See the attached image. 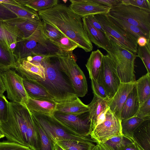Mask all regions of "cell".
Returning <instances> with one entry per match:
<instances>
[{
    "label": "cell",
    "mask_w": 150,
    "mask_h": 150,
    "mask_svg": "<svg viewBox=\"0 0 150 150\" xmlns=\"http://www.w3.org/2000/svg\"><path fill=\"white\" fill-rule=\"evenodd\" d=\"M38 13L41 20L58 30L76 43L78 47L86 52L92 50V44L84 28L82 18L73 12L69 6L58 3Z\"/></svg>",
    "instance_id": "cell-1"
},
{
    "label": "cell",
    "mask_w": 150,
    "mask_h": 150,
    "mask_svg": "<svg viewBox=\"0 0 150 150\" xmlns=\"http://www.w3.org/2000/svg\"><path fill=\"white\" fill-rule=\"evenodd\" d=\"M33 121L31 113L26 106L8 101L7 119L1 123L7 141L28 146L27 133Z\"/></svg>",
    "instance_id": "cell-2"
},
{
    "label": "cell",
    "mask_w": 150,
    "mask_h": 150,
    "mask_svg": "<svg viewBox=\"0 0 150 150\" xmlns=\"http://www.w3.org/2000/svg\"><path fill=\"white\" fill-rule=\"evenodd\" d=\"M52 58H48L42 64L45 69V80L35 81L58 102L75 94L69 80L60 69L56 60L54 61Z\"/></svg>",
    "instance_id": "cell-3"
},
{
    "label": "cell",
    "mask_w": 150,
    "mask_h": 150,
    "mask_svg": "<svg viewBox=\"0 0 150 150\" xmlns=\"http://www.w3.org/2000/svg\"><path fill=\"white\" fill-rule=\"evenodd\" d=\"M30 112L32 117L46 133L53 144L58 141L67 140L96 143L90 136L81 135L71 130L56 119L53 115Z\"/></svg>",
    "instance_id": "cell-4"
},
{
    "label": "cell",
    "mask_w": 150,
    "mask_h": 150,
    "mask_svg": "<svg viewBox=\"0 0 150 150\" xmlns=\"http://www.w3.org/2000/svg\"><path fill=\"white\" fill-rule=\"evenodd\" d=\"M56 53L55 58L59 69L68 78L75 94L78 97H84L88 92L86 78L72 52L59 50Z\"/></svg>",
    "instance_id": "cell-5"
},
{
    "label": "cell",
    "mask_w": 150,
    "mask_h": 150,
    "mask_svg": "<svg viewBox=\"0 0 150 150\" xmlns=\"http://www.w3.org/2000/svg\"><path fill=\"white\" fill-rule=\"evenodd\" d=\"M111 48L107 53L115 63L118 76L122 83L135 82L134 62L137 57L134 54L122 48L110 40Z\"/></svg>",
    "instance_id": "cell-6"
},
{
    "label": "cell",
    "mask_w": 150,
    "mask_h": 150,
    "mask_svg": "<svg viewBox=\"0 0 150 150\" xmlns=\"http://www.w3.org/2000/svg\"><path fill=\"white\" fill-rule=\"evenodd\" d=\"M109 16L136 26L150 35V11L121 3L111 8Z\"/></svg>",
    "instance_id": "cell-7"
},
{
    "label": "cell",
    "mask_w": 150,
    "mask_h": 150,
    "mask_svg": "<svg viewBox=\"0 0 150 150\" xmlns=\"http://www.w3.org/2000/svg\"><path fill=\"white\" fill-rule=\"evenodd\" d=\"M121 121L108 107L105 120L91 131L90 136L97 143L103 144L113 137L123 136Z\"/></svg>",
    "instance_id": "cell-8"
},
{
    "label": "cell",
    "mask_w": 150,
    "mask_h": 150,
    "mask_svg": "<svg viewBox=\"0 0 150 150\" xmlns=\"http://www.w3.org/2000/svg\"><path fill=\"white\" fill-rule=\"evenodd\" d=\"M97 81L105 88L108 100L113 97L122 83L118 74L116 65L108 53L103 55Z\"/></svg>",
    "instance_id": "cell-9"
},
{
    "label": "cell",
    "mask_w": 150,
    "mask_h": 150,
    "mask_svg": "<svg viewBox=\"0 0 150 150\" xmlns=\"http://www.w3.org/2000/svg\"><path fill=\"white\" fill-rule=\"evenodd\" d=\"M2 77L7 98L11 102L25 106L29 97L22 77L13 69L2 71Z\"/></svg>",
    "instance_id": "cell-10"
},
{
    "label": "cell",
    "mask_w": 150,
    "mask_h": 150,
    "mask_svg": "<svg viewBox=\"0 0 150 150\" xmlns=\"http://www.w3.org/2000/svg\"><path fill=\"white\" fill-rule=\"evenodd\" d=\"M95 16L109 40L125 49L137 54L138 45L119 30L110 20L107 13L97 14Z\"/></svg>",
    "instance_id": "cell-11"
},
{
    "label": "cell",
    "mask_w": 150,
    "mask_h": 150,
    "mask_svg": "<svg viewBox=\"0 0 150 150\" xmlns=\"http://www.w3.org/2000/svg\"><path fill=\"white\" fill-rule=\"evenodd\" d=\"M6 21L18 28L23 39L34 40L44 44L51 43L43 34L42 21L41 19L33 20L18 17Z\"/></svg>",
    "instance_id": "cell-12"
},
{
    "label": "cell",
    "mask_w": 150,
    "mask_h": 150,
    "mask_svg": "<svg viewBox=\"0 0 150 150\" xmlns=\"http://www.w3.org/2000/svg\"><path fill=\"white\" fill-rule=\"evenodd\" d=\"M58 50L52 43L44 44L35 40L25 39L17 42L12 50L16 60L25 58L32 53L55 54Z\"/></svg>",
    "instance_id": "cell-13"
},
{
    "label": "cell",
    "mask_w": 150,
    "mask_h": 150,
    "mask_svg": "<svg viewBox=\"0 0 150 150\" xmlns=\"http://www.w3.org/2000/svg\"><path fill=\"white\" fill-rule=\"evenodd\" d=\"M53 116L69 129L79 134L90 136L91 122L88 112L75 115L54 112Z\"/></svg>",
    "instance_id": "cell-14"
},
{
    "label": "cell",
    "mask_w": 150,
    "mask_h": 150,
    "mask_svg": "<svg viewBox=\"0 0 150 150\" xmlns=\"http://www.w3.org/2000/svg\"><path fill=\"white\" fill-rule=\"evenodd\" d=\"M15 70L23 79L34 81L45 80V70L40 64L30 62L24 59L16 60Z\"/></svg>",
    "instance_id": "cell-15"
},
{
    "label": "cell",
    "mask_w": 150,
    "mask_h": 150,
    "mask_svg": "<svg viewBox=\"0 0 150 150\" xmlns=\"http://www.w3.org/2000/svg\"><path fill=\"white\" fill-rule=\"evenodd\" d=\"M69 1L70 9L82 18L91 15L108 13L111 9L98 4L93 0H70Z\"/></svg>",
    "instance_id": "cell-16"
},
{
    "label": "cell",
    "mask_w": 150,
    "mask_h": 150,
    "mask_svg": "<svg viewBox=\"0 0 150 150\" xmlns=\"http://www.w3.org/2000/svg\"><path fill=\"white\" fill-rule=\"evenodd\" d=\"M56 102L55 112L57 113L79 115L89 111L88 105L84 104L76 94Z\"/></svg>",
    "instance_id": "cell-17"
},
{
    "label": "cell",
    "mask_w": 150,
    "mask_h": 150,
    "mask_svg": "<svg viewBox=\"0 0 150 150\" xmlns=\"http://www.w3.org/2000/svg\"><path fill=\"white\" fill-rule=\"evenodd\" d=\"M135 85V82L121 83L113 97L108 101L109 109L120 119L122 107L128 94Z\"/></svg>",
    "instance_id": "cell-18"
},
{
    "label": "cell",
    "mask_w": 150,
    "mask_h": 150,
    "mask_svg": "<svg viewBox=\"0 0 150 150\" xmlns=\"http://www.w3.org/2000/svg\"><path fill=\"white\" fill-rule=\"evenodd\" d=\"M22 39L23 36L16 26L0 18V43L12 50L16 42Z\"/></svg>",
    "instance_id": "cell-19"
},
{
    "label": "cell",
    "mask_w": 150,
    "mask_h": 150,
    "mask_svg": "<svg viewBox=\"0 0 150 150\" xmlns=\"http://www.w3.org/2000/svg\"><path fill=\"white\" fill-rule=\"evenodd\" d=\"M82 20L84 30L91 43L107 52L109 50L111 45L106 34L94 27L86 17Z\"/></svg>",
    "instance_id": "cell-20"
},
{
    "label": "cell",
    "mask_w": 150,
    "mask_h": 150,
    "mask_svg": "<svg viewBox=\"0 0 150 150\" xmlns=\"http://www.w3.org/2000/svg\"><path fill=\"white\" fill-rule=\"evenodd\" d=\"M57 102L53 99H35L29 97L25 106L30 112L52 115Z\"/></svg>",
    "instance_id": "cell-21"
},
{
    "label": "cell",
    "mask_w": 150,
    "mask_h": 150,
    "mask_svg": "<svg viewBox=\"0 0 150 150\" xmlns=\"http://www.w3.org/2000/svg\"><path fill=\"white\" fill-rule=\"evenodd\" d=\"M108 16L111 21L119 30L135 44H137V39L141 36L144 37L147 40H150V35L138 27L131 25L124 21Z\"/></svg>",
    "instance_id": "cell-22"
},
{
    "label": "cell",
    "mask_w": 150,
    "mask_h": 150,
    "mask_svg": "<svg viewBox=\"0 0 150 150\" xmlns=\"http://www.w3.org/2000/svg\"><path fill=\"white\" fill-rule=\"evenodd\" d=\"M140 107L136 86L128 94L122 108L121 120L126 119L136 115Z\"/></svg>",
    "instance_id": "cell-23"
},
{
    "label": "cell",
    "mask_w": 150,
    "mask_h": 150,
    "mask_svg": "<svg viewBox=\"0 0 150 150\" xmlns=\"http://www.w3.org/2000/svg\"><path fill=\"white\" fill-rule=\"evenodd\" d=\"M133 138L144 150H150V120L144 121L136 129Z\"/></svg>",
    "instance_id": "cell-24"
},
{
    "label": "cell",
    "mask_w": 150,
    "mask_h": 150,
    "mask_svg": "<svg viewBox=\"0 0 150 150\" xmlns=\"http://www.w3.org/2000/svg\"><path fill=\"white\" fill-rule=\"evenodd\" d=\"M23 83L29 97L35 99L54 100L48 92L36 81L23 79Z\"/></svg>",
    "instance_id": "cell-25"
},
{
    "label": "cell",
    "mask_w": 150,
    "mask_h": 150,
    "mask_svg": "<svg viewBox=\"0 0 150 150\" xmlns=\"http://www.w3.org/2000/svg\"><path fill=\"white\" fill-rule=\"evenodd\" d=\"M108 99H103L94 95L92 101L87 105L89 108L91 132L95 127L98 116L102 112L108 108Z\"/></svg>",
    "instance_id": "cell-26"
},
{
    "label": "cell",
    "mask_w": 150,
    "mask_h": 150,
    "mask_svg": "<svg viewBox=\"0 0 150 150\" xmlns=\"http://www.w3.org/2000/svg\"><path fill=\"white\" fill-rule=\"evenodd\" d=\"M103 55L98 49L91 52L86 64L90 79L93 78L97 80L101 67Z\"/></svg>",
    "instance_id": "cell-27"
},
{
    "label": "cell",
    "mask_w": 150,
    "mask_h": 150,
    "mask_svg": "<svg viewBox=\"0 0 150 150\" xmlns=\"http://www.w3.org/2000/svg\"><path fill=\"white\" fill-rule=\"evenodd\" d=\"M16 62L12 50L0 43V69L2 71L14 69Z\"/></svg>",
    "instance_id": "cell-28"
},
{
    "label": "cell",
    "mask_w": 150,
    "mask_h": 150,
    "mask_svg": "<svg viewBox=\"0 0 150 150\" xmlns=\"http://www.w3.org/2000/svg\"><path fill=\"white\" fill-rule=\"evenodd\" d=\"M135 82L140 106L150 97V74L147 73Z\"/></svg>",
    "instance_id": "cell-29"
},
{
    "label": "cell",
    "mask_w": 150,
    "mask_h": 150,
    "mask_svg": "<svg viewBox=\"0 0 150 150\" xmlns=\"http://www.w3.org/2000/svg\"><path fill=\"white\" fill-rule=\"evenodd\" d=\"M21 5L38 12L51 8L59 3L57 0H16Z\"/></svg>",
    "instance_id": "cell-30"
},
{
    "label": "cell",
    "mask_w": 150,
    "mask_h": 150,
    "mask_svg": "<svg viewBox=\"0 0 150 150\" xmlns=\"http://www.w3.org/2000/svg\"><path fill=\"white\" fill-rule=\"evenodd\" d=\"M2 4L15 13L18 17L33 20L40 19L38 12L25 6L21 5L20 6H18L6 4Z\"/></svg>",
    "instance_id": "cell-31"
},
{
    "label": "cell",
    "mask_w": 150,
    "mask_h": 150,
    "mask_svg": "<svg viewBox=\"0 0 150 150\" xmlns=\"http://www.w3.org/2000/svg\"><path fill=\"white\" fill-rule=\"evenodd\" d=\"M145 120L137 116L121 120L122 132L123 136L132 138L133 132Z\"/></svg>",
    "instance_id": "cell-32"
},
{
    "label": "cell",
    "mask_w": 150,
    "mask_h": 150,
    "mask_svg": "<svg viewBox=\"0 0 150 150\" xmlns=\"http://www.w3.org/2000/svg\"><path fill=\"white\" fill-rule=\"evenodd\" d=\"M55 143L64 150H91L96 145L90 142L71 140L58 141Z\"/></svg>",
    "instance_id": "cell-33"
},
{
    "label": "cell",
    "mask_w": 150,
    "mask_h": 150,
    "mask_svg": "<svg viewBox=\"0 0 150 150\" xmlns=\"http://www.w3.org/2000/svg\"><path fill=\"white\" fill-rule=\"evenodd\" d=\"M32 118L37 134L38 150H55L54 144L49 137L36 121Z\"/></svg>",
    "instance_id": "cell-34"
},
{
    "label": "cell",
    "mask_w": 150,
    "mask_h": 150,
    "mask_svg": "<svg viewBox=\"0 0 150 150\" xmlns=\"http://www.w3.org/2000/svg\"><path fill=\"white\" fill-rule=\"evenodd\" d=\"M42 20L43 34L45 38L51 43L59 39L64 35L52 25L44 20Z\"/></svg>",
    "instance_id": "cell-35"
},
{
    "label": "cell",
    "mask_w": 150,
    "mask_h": 150,
    "mask_svg": "<svg viewBox=\"0 0 150 150\" xmlns=\"http://www.w3.org/2000/svg\"><path fill=\"white\" fill-rule=\"evenodd\" d=\"M51 43L59 50L65 52H72L78 47L76 43L64 35L59 39Z\"/></svg>",
    "instance_id": "cell-36"
},
{
    "label": "cell",
    "mask_w": 150,
    "mask_h": 150,
    "mask_svg": "<svg viewBox=\"0 0 150 150\" xmlns=\"http://www.w3.org/2000/svg\"><path fill=\"white\" fill-rule=\"evenodd\" d=\"M150 40L145 46L141 47L137 46V57H139L144 65L147 73L150 74Z\"/></svg>",
    "instance_id": "cell-37"
},
{
    "label": "cell",
    "mask_w": 150,
    "mask_h": 150,
    "mask_svg": "<svg viewBox=\"0 0 150 150\" xmlns=\"http://www.w3.org/2000/svg\"><path fill=\"white\" fill-rule=\"evenodd\" d=\"M135 116L145 120H150V97L140 106Z\"/></svg>",
    "instance_id": "cell-38"
},
{
    "label": "cell",
    "mask_w": 150,
    "mask_h": 150,
    "mask_svg": "<svg viewBox=\"0 0 150 150\" xmlns=\"http://www.w3.org/2000/svg\"><path fill=\"white\" fill-rule=\"evenodd\" d=\"M0 150H32L29 147L8 141L0 142Z\"/></svg>",
    "instance_id": "cell-39"
},
{
    "label": "cell",
    "mask_w": 150,
    "mask_h": 150,
    "mask_svg": "<svg viewBox=\"0 0 150 150\" xmlns=\"http://www.w3.org/2000/svg\"><path fill=\"white\" fill-rule=\"evenodd\" d=\"M91 79L94 95L103 99H108L107 93L103 87L98 83L97 80L93 78Z\"/></svg>",
    "instance_id": "cell-40"
},
{
    "label": "cell",
    "mask_w": 150,
    "mask_h": 150,
    "mask_svg": "<svg viewBox=\"0 0 150 150\" xmlns=\"http://www.w3.org/2000/svg\"><path fill=\"white\" fill-rule=\"evenodd\" d=\"M124 137V139L123 143L118 146L112 148L106 146L110 150H138L133 138Z\"/></svg>",
    "instance_id": "cell-41"
},
{
    "label": "cell",
    "mask_w": 150,
    "mask_h": 150,
    "mask_svg": "<svg viewBox=\"0 0 150 150\" xmlns=\"http://www.w3.org/2000/svg\"><path fill=\"white\" fill-rule=\"evenodd\" d=\"M8 101L4 95L0 94V121L1 123L7 119Z\"/></svg>",
    "instance_id": "cell-42"
},
{
    "label": "cell",
    "mask_w": 150,
    "mask_h": 150,
    "mask_svg": "<svg viewBox=\"0 0 150 150\" xmlns=\"http://www.w3.org/2000/svg\"><path fill=\"white\" fill-rule=\"evenodd\" d=\"M122 3L130 4L150 11V0H122Z\"/></svg>",
    "instance_id": "cell-43"
},
{
    "label": "cell",
    "mask_w": 150,
    "mask_h": 150,
    "mask_svg": "<svg viewBox=\"0 0 150 150\" xmlns=\"http://www.w3.org/2000/svg\"><path fill=\"white\" fill-rule=\"evenodd\" d=\"M17 17L15 13L0 3V18L7 20Z\"/></svg>",
    "instance_id": "cell-44"
},
{
    "label": "cell",
    "mask_w": 150,
    "mask_h": 150,
    "mask_svg": "<svg viewBox=\"0 0 150 150\" xmlns=\"http://www.w3.org/2000/svg\"><path fill=\"white\" fill-rule=\"evenodd\" d=\"M95 3L111 8L122 3V0H93Z\"/></svg>",
    "instance_id": "cell-45"
},
{
    "label": "cell",
    "mask_w": 150,
    "mask_h": 150,
    "mask_svg": "<svg viewBox=\"0 0 150 150\" xmlns=\"http://www.w3.org/2000/svg\"><path fill=\"white\" fill-rule=\"evenodd\" d=\"M86 17L94 27L106 33L102 25L96 18L94 15H90Z\"/></svg>",
    "instance_id": "cell-46"
},
{
    "label": "cell",
    "mask_w": 150,
    "mask_h": 150,
    "mask_svg": "<svg viewBox=\"0 0 150 150\" xmlns=\"http://www.w3.org/2000/svg\"><path fill=\"white\" fill-rule=\"evenodd\" d=\"M108 108L102 112L98 116L96 120L94 128L104 121L105 118L106 114Z\"/></svg>",
    "instance_id": "cell-47"
},
{
    "label": "cell",
    "mask_w": 150,
    "mask_h": 150,
    "mask_svg": "<svg viewBox=\"0 0 150 150\" xmlns=\"http://www.w3.org/2000/svg\"><path fill=\"white\" fill-rule=\"evenodd\" d=\"M148 40L144 37H140L137 39V44L140 47L144 46L146 44Z\"/></svg>",
    "instance_id": "cell-48"
},
{
    "label": "cell",
    "mask_w": 150,
    "mask_h": 150,
    "mask_svg": "<svg viewBox=\"0 0 150 150\" xmlns=\"http://www.w3.org/2000/svg\"><path fill=\"white\" fill-rule=\"evenodd\" d=\"M2 72L0 69V94L3 95L4 92L6 91L4 83L2 77Z\"/></svg>",
    "instance_id": "cell-49"
},
{
    "label": "cell",
    "mask_w": 150,
    "mask_h": 150,
    "mask_svg": "<svg viewBox=\"0 0 150 150\" xmlns=\"http://www.w3.org/2000/svg\"><path fill=\"white\" fill-rule=\"evenodd\" d=\"M0 3L8 4L18 6H21L16 0H0Z\"/></svg>",
    "instance_id": "cell-50"
},
{
    "label": "cell",
    "mask_w": 150,
    "mask_h": 150,
    "mask_svg": "<svg viewBox=\"0 0 150 150\" xmlns=\"http://www.w3.org/2000/svg\"><path fill=\"white\" fill-rule=\"evenodd\" d=\"M98 145L100 150H110L105 144L96 143Z\"/></svg>",
    "instance_id": "cell-51"
},
{
    "label": "cell",
    "mask_w": 150,
    "mask_h": 150,
    "mask_svg": "<svg viewBox=\"0 0 150 150\" xmlns=\"http://www.w3.org/2000/svg\"><path fill=\"white\" fill-rule=\"evenodd\" d=\"M55 150H64L61 147L56 143H54Z\"/></svg>",
    "instance_id": "cell-52"
},
{
    "label": "cell",
    "mask_w": 150,
    "mask_h": 150,
    "mask_svg": "<svg viewBox=\"0 0 150 150\" xmlns=\"http://www.w3.org/2000/svg\"><path fill=\"white\" fill-rule=\"evenodd\" d=\"M0 136L5 137L1 126V123L0 121Z\"/></svg>",
    "instance_id": "cell-53"
},
{
    "label": "cell",
    "mask_w": 150,
    "mask_h": 150,
    "mask_svg": "<svg viewBox=\"0 0 150 150\" xmlns=\"http://www.w3.org/2000/svg\"><path fill=\"white\" fill-rule=\"evenodd\" d=\"M91 150H100V149L98 145L96 144Z\"/></svg>",
    "instance_id": "cell-54"
},
{
    "label": "cell",
    "mask_w": 150,
    "mask_h": 150,
    "mask_svg": "<svg viewBox=\"0 0 150 150\" xmlns=\"http://www.w3.org/2000/svg\"><path fill=\"white\" fill-rule=\"evenodd\" d=\"M4 137L0 136V139Z\"/></svg>",
    "instance_id": "cell-55"
}]
</instances>
